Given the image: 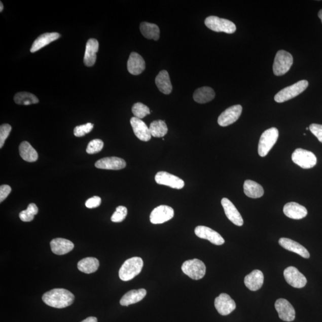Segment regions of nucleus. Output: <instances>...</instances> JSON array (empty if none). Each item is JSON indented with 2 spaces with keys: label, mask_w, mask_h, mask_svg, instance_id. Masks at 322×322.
Segmentation results:
<instances>
[{
  "label": "nucleus",
  "mask_w": 322,
  "mask_h": 322,
  "mask_svg": "<svg viewBox=\"0 0 322 322\" xmlns=\"http://www.w3.org/2000/svg\"><path fill=\"white\" fill-rule=\"evenodd\" d=\"M101 202V198L99 196H95L87 200L86 206L87 208L90 209L97 208L100 205Z\"/></svg>",
  "instance_id": "nucleus-42"
},
{
  "label": "nucleus",
  "mask_w": 322,
  "mask_h": 322,
  "mask_svg": "<svg viewBox=\"0 0 322 322\" xmlns=\"http://www.w3.org/2000/svg\"><path fill=\"white\" fill-rule=\"evenodd\" d=\"M0 3H0V12H2L3 9H4V6H3V3L2 2Z\"/></svg>",
  "instance_id": "nucleus-46"
},
{
  "label": "nucleus",
  "mask_w": 322,
  "mask_h": 322,
  "mask_svg": "<svg viewBox=\"0 0 322 322\" xmlns=\"http://www.w3.org/2000/svg\"><path fill=\"white\" fill-rule=\"evenodd\" d=\"M242 107L239 104L234 105L226 110L218 118V124L221 127H227L235 123L241 115Z\"/></svg>",
  "instance_id": "nucleus-10"
},
{
  "label": "nucleus",
  "mask_w": 322,
  "mask_h": 322,
  "mask_svg": "<svg viewBox=\"0 0 322 322\" xmlns=\"http://www.w3.org/2000/svg\"><path fill=\"white\" fill-rule=\"evenodd\" d=\"M99 262L96 258L87 257L78 263V269L81 272L90 274L96 272L99 269Z\"/></svg>",
  "instance_id": "nucleus-31"
},
{
  "label": "nucleus",
  "mask_w": 322,
  "mask_h": 322,
  "mask_svg": "<svg viewBox=\"0 0 322 322\" xmlns=\"http://www.w3.org/2000/svg\"><path fill=\"white\" fill-rule=\"evenodd\" d=\"M308 86L307 80H301L294 84L292 86L284 88L280 90L274 96V100L277 103H283L284 101L293 99L306 90Z\"/></svg>",
  "instance_id": "nucleus-4"
},
{
  "label": "nucleus",
  "mask_w": 322,
  "mask_h": 322,
  "mask_svg": "<svg viewBox=\"0 0 322 322\" xmlns=\"http://www.w3.org/2000/svg\"><path fill=\"white\" fill-rule=\"evenodd\" d=\"M144 262L140 257L131 258L124 262L119 271V277L123 281L133 279L143 269Z\"/></svg>",
  "instance_id": "nucleus-2"
},
{
  "label": "nucleus",
  "mask_w": 322,
  "mask_h": 322,
  "mask_svg": "<svg viewBox=\"0 0 322 322\" xmlns=\"http://www.w3.org/2000/svg\"><path fill=\"white\" fill-rule=\"evenodd\" d=\"M309 130L317 138L318 141L322 143V125L311 124L309 127Z\"/></svg>",
  "instance_id": "nucleus-41"
},
{
  "label": "nucleus",
  "mask_w": 322,
  "mask_h": 322,
  "mask_svg": "<svg viewBox=\"0 0 322 322\" xmlns=\"http://www.w3.org/2000/svg\"><path fill=\"white\" fill-rule=\"evenodd\" d=\"M205 24L208 28L217 32L233 33L236 30L235 23L228 19L220 18L218 16L208 17L205 20Z\"/></svg>",
  "instance_id": "nucleus-5"
},
{
  "label": "nucleus",
  "mask_w": 322,
  "mask_h": 322,
  "mask_svg": "<svg viewBox=\"0 0 322 322\" xmlns=\"http://www.w3.org/2000/svg\"><path fill=\"white\" fill-rule=\"evenodd\" d=\"M14 100L16 104L21 105H30L39 102L38 98L34 94L28 92H20L16 94Z\"/></svg>",
  "instance_id": "nucleus-34"
},
{
  "label": "nucleus",
  "mask_w": 322,
  "mask_h": 322,
  "mask_svg": "<svg viewBox=\"0 0 322 322\" xmlns=\"http://www.w3.org/2000/svg\"><path fill=\"white\" fill-rule=\"evenodd\" d=\"M155 179L158 185L167 186L172 189H181L185 186V182L182 179L165 171L158 172Z\"/></svg>",
  "instance_id": "nucleus-14"
},
{
  "label": "nucleus",
  "mask_w": 322,
  "mask_h": 322,
  "mask_svg": "<svg viewBox=\"0 0 322 322\" xmlns=\"http://www.w3.org/2000/svg\"><path fill=\"white\" fill-rule=\"evenodd\" d=\"M140 32L146 39L157 41L160 37L159 27L154 23L142 22L140 26Z\"/></svg>",
  "instance_id": "nucleus-32"
},
{
  "label": "nucleus",
  "mask_w": 322,
  "mask_h": 322,
  "mask_svg": "<svg viewBox=\"0 0 322 322\" xmlns=\"http://www.w3.org/2000/svg\"><path fill=\"white\" fill-rule=\"evenodd\" d=\"M214 305L216 310L222 316H227L235 310L236 305L228 294L223 293L216 298Z\"/></svg>",
  "instance_id": "nucleus-12"
},
{
  "label": "nucleus",
  "mask_w": 322,
  "mask_h": 322,
  "mask_svg": "<svg viewBox=\"0 0 322 322\" xmlns=\"http://www.w3.org/2000/svg\"><path fill=\"white\" fill-rule=\"evenodd\" d=\"M279 243L283 248L296 253L305 259L310 258V253H308V250L301 244L292 239L282 238L279 239Z\"/></svg>",
  "instance_id": "nucleus-22"
},
{
  "label": "nucleus",
  "mask_w": 322,
  "mask_h": 322,
  "mask_svg": "<svg viewBox=\"0 0 322 322\" xmlns=\"http://www.w3.org/2000/svg\"><path fill=\"white\" fill-rule=\"evenodd\" d=\"M127 208L124 206H119L116 209V211L111 217V221L114 223H120L126 218L127 216Z\"/></svg>",
  "instance_id": "nucleus-38"
},
{
  "label": "nucleus",
  "mask_w": 322,
  "mask_h": 322,
  "mask_svg": "<svg viewBox=\"0 0 322 322\" xmlns=\"http://www.w3.org/2000/svg\"><path fill=\"white\" fill-rule=\"evenodd\" d=\"M39 208L35 203H30L28 208L19 213V218L22 222H29L32 221L34 216L38 213Z\"/></svg>",
  "instance_id": "nucleus-35"
},
{
  "label": "nucleus",
  "mask_w": 322,
  "mask_h": 322,
  "mask_svg": "<svg viewBox=\"0 0 322 322\" xmlns=\"http://www.w3.org/2000/svg\"><path fill=\"white\" fill-rule=\"evenodd\" d=\"M278 137L279 131L275 127L270 128L264 132L261 135L258 148V152L260 157H266L269 154L271 149L276 144Z\"/></svg>",
  "instance_id": "nucleus-3"
},
{
  "label": "nucleus",
  "mask_w": 322,
  "mask_h": 322,
  "mask_svg": "<svg viewBox=\"0 0 322 322\" xmlns=\"http://www.w3.org/2000/svg\"><path fill=\"white\" fill-rule=\"evenodd\" d=\"M99 48V44L97 40L91 39L88 40L84 57V63L87 66H92L96 63V53Z\"/></svg>",
  "instance_id": "nucleus-21"
},
{
  "label": "nucleus",
  "mask_w": 322,
  "mask_h": 322,
  "mask_svg": "<svg viewBox=\"0 0 322 322\" xmlns=\"http://www.w3.org/2000/svg\"><path fill=\"white\" fill-rule=\"evenodd\" d=\"M243 191L245 194L251 198H259L264 195V189L262 186L257 182L246 180L244 182Z\"/></svg>",
  "instance_id": "nucleus-28"
},
{
  "label": "nucleus",
  "mask_w": 322,
  "mask_h": 322,
  "mask_svg": "<svg viewBox=\"0 0 322 322\" xmlns=\"http://www.w3.org/2000/svg\"><path fill=\"white\" fill-rule=\"evenodd\" d=\"M306 130H309V127H307V128H306Z\"/></svg>",
  "instance_id": "nucleus-47"
},
{
  "label": "nucleus",
  "mask_w": 322,
  "mask_h": 322,
  "mask_svg": "<svg viewBox=\"0 0 322 322\" xmlns=\"http://www.w3.org/2000/svg\"><path fill=\"white\" fill-rule=\"evenodd\" d=\"M318 18H320L322 22V9L320 10L319 12H318Z\"/></svg>",
  "instance_id": "nucleus-45"
},
{
  "label": "nucleus",
  "mask_w": 322,
  "mask_h": 322,
  "mask_svg": "<svg viewBox=\"0 0 322 322\" xmlns=\"http://www.w3.org/2000/svg\"><path fill=\"white\" fill-rule=\"evenodd\" d=\"M222 205L225 210L227 218L232 222L234 225L242 226L243 225V220L241 215L237 209L236 206L228 198H223Z\"/></svg>",
  "instance_id": "nucleus-16"
},
{
  "label": "nucleus",
  "mask_w": 322,
  "mask_h": 322,
  "mask_svg": "<svg viewBox=\"0 0 322 322\" xmlns=\"http://www.w3.org/2000/svg\"><path fill=\"white\" fill-rule=\"evenodd\" d=\"M50 246L54 254L62 256L70 252L74 248V244L66 239L56 238L51 241Z\"/></svg>",
  "instance_id": "nucleus-24"
},
{
  "label": "nucleus",
  "mask_w": 322,
  "mask_h": 322,
  "mask_svg": "<svg viewBox=\"0 0 322 322\" xmlns=\"http://www.w3.org/2000/svg\"><path fill=\"white\" fill-rule=\"evenodd\" d=\"M44 303L47 306L56 308H63L74 303L75 297L70 291L64 289H54L43 295Z\"/></svg>",
  "instance_id": "nucleus-1"
},
{
  "label": "nucleus",
  "mask_w": 322,
  "mask_h": 322,
  "mask_svg": "<svg viewBox=\"0 0 322 322\" xmlns=\"http://www.w3.org/2000/svg\"><path fill=\"white\" fill-rule=\"evenodd\" d=\"M195 233L199 238L208 240L216 245H222L225 242V239L218 232L208 227L203 226L196 227Z\"/></svg>",
  "instance_id": "nucleus-15"
},
{
  "label": "nucleus",
  "mask_w": 322,
  "mask_h": 322,
  "mask_svg": "<svg viewBox=\"0 0 322 322\" xmlns=\"http://www.w3.org/2000/svg\"><path fill=\"white\" fill-rule=\"evenodd\" d=\"M216 94L211 87H203L196 90L193 94V99L199 103H206L214 99Z\"/></svg>",
  "instance_id": "nucleus-29"
},
{
  "label": "nucleus",
  "mask_w": 322,
  "mask_h": 322,
  "mask_svg": "<svg viewBox=\"0 0 322 322\" xmlns=\"http://www.w3.org/2000/svg\"><path fill=\"white\" fill-rule=\"evenodd\" d=\"M12 191V188L9 185L0 186V202H2L6 199Z\"/></svg>",
  "instance_id": "nucleus-43"
},
{
  "label": "nucleus",
  "mask_w": 322,
  "mask_h": 322,
  "mask_svg": "<svg viewBox=\"0 0 322 322\" xmlns=\"http://www.w3.org/2000/svg\"><path fill=\"white\" fill-rule=\"evenodd\" d=\"M283 275L287 282L294 288H302L307 284L306 277L295 267H287Z\"/></svg>",
  "instance_id": "nucleus-9"
},
{
  "label": "nucleus",
  "mask_w": 322,
  "mask_h": 322,
  "mask_svg": "<svg viewBox=\"0 0 322 322\" xmlns=\"http://www.w3.org/2000/svg\"><path fill=\"white\" fill-rule=\"evenodd\" d=\"M19 153L23 160L33 162H35L39 158L38 153L28 141H23L19 146Z\"/></svg>",
  "instance_id": "nucleus-30"
},
{
  "label": "nucleus",
  "mask_w": 322,
  "mask_h": 322,
  "mask_svg": "<svg viewBox=\"0 0 322 322\" xmlns=\"http://www.w3.org/2000/svg\"><path fill=\"white\" fill-rule=\"evenodd\" d=\"M60 35L57 32L45 33L40 35L34 42L32 44L30 52L35 53L45 46L49 45L50 43L55 42L59 39Z\"/></svg>",
  "instance_id": "nucleus-25"
},
{
  "label": "nucleus",
  "mask_w": 322,
  "mask_h": 322,
  "mask_svg": "<svg viewBox=\"0 0 322 322\" xmlns=\"http://www.w3.org/2000/svg\"><path fill=\"white\" fill-rule=\"evenodd\" d=\"M132 113L134 115V117L141 120L142 118L150 114L151 111L149 108L146 106L145 104L141 103H136L132 107Z\"/></svg>",
  "instance_id": "nucleus-36"
},
{
  "label": "nucleus",
  "mask_w": 322,
  "mask_h": 322,
  "mask_svg": "<svg viewBox=\"0 0 322 322\" xmlns=\"http://www.w3.org/2000/svg\"><path fill=\"white\" fill-rule=\"evenodd\" d=\"M244 283L250 291H258L263 286L264 274L260 270H254L245 276V279H244Z\"/></svg>",
  "instance_id": "nucleus-23"
},
{
  "label": "nucleus",
  "mask_w": 322,
  "mask_h": 322,
  "mask_svg": "<svg viewBox=\"0 0 322 322\" xmlns=\"http://www.w3.org/2000/svg\"><path fill=\"white\" fill-rule=\"evenodd\" d=\"M149 130L152 137H163L167 134L168 127L164 121L157 120L152 122Z\"/></svg>",
  "instance_id": "nucleus-33"
},
{
  "label": "nucleus",
  "mask_w": 322,
  "mask_h": 322,
  "mask_svg": "<svg viewBox=\"0 0 322 322\" xmlns=\"http://www.w3.org/2000/svg\"><path fill=\"white\" fill-rule=\"evenodd\" d=\"M126 165V162L123 159L115 157L104 158L95 163V167L97 168L111 170H120Z\"/></svg>",
  "instance_id": "nucleus-17"
},
{
  "label": "nucleus",
  "mask_w": 322,
  "mask_h": 322,
  "mask_svg": "<svg viewBox=\"0 0 322 322\" xmlns=\"http://www.w3.org/2000/svg\"><path fill=\"white\" fill-rule=\"evenodd\" d=\"M130 124L135 136L138 139L144 141H148L151 140L152 135L149 127L143 121L136 117H133L131 118Z\"/></svg>",
  "instance_id": "nucleus-18"
},
{
  "label": "nucleus",
  "mask_w": 322,
  "mask_h": 322,
  "mask_svg": "<svg viewBox=\"0 0 322 322\" xmlns=\"http://www.w3.org/2000/svg\"><path fill=\"white\" fill-rule=\"evenodd\" d=\"M81 322H97V319L95 317H89Z\"/></svg>",
  "instance_id": "nucleus-44"
},
{
  "label": "nucleus",
  "mask_w": 322,
  "mask_h": 322,
  "mask_svg": "<svg viewBox=\"0 0 322 322\" xmlns=\"http://www.w3.org/2000/svg\"><path fill=\"white\" fill-rule=\"evenodd\" d=\"M174 216V209L167 205H160L152 211L150 221L154 225L162 224L169 221Z\"/></svg>",
  "instance_id": "nucleus-11"
},
{
  "label": "nucleus",
  "mask_w": 322,
  "mask_h": 322,
  "mask_svg": "<svg viewBox=\"0 0 322 322\" xmlns=\"http://www.w3.org/2000/svg\"><path fill=\"white\" fill-rule=\"evenodd\" d=\"M293 64V57L284 50L278 51L274 58L273 69L274 74L281 76L289 71Z\"/></svg>",
  "instance_id": "nucleus-6"
},
{
  "label": "nucleus",
  "mask_w": 322,
  "mask_h": 322,
  "mask_svg": "<svg viewBox=\"0 0 322 322\" xmlns=\"http://www.w3.org/2000/svg\"><path fill=\"white\" fill-rule=\"evenodd\" d=\"M182 270L183 272L193 280L201 279L206 273L205 264L202 261L196 259L186 261L183 264Z\"/></svg>",
  "instance_id": "nucleus-7"
},
{
  "label": "nucleus",
  "mask_w": 322,
  "mask_h": 322,
  "mask_svg": "<svg viewBox=\"0 0 322 322\" xmlns=\"http://www.w3.org/2000/svg\"><path fill=\"white\" fill-rule=\"evenodd\" d=\"M283 212L288 218L294 220L303 219L307 215V210L304 206L296 202L287 203L283 207Z\"/></svg>",
  "instance_id": "nucleus-20"
},
{
  "label": "nucleus",
  "mask_w": 322,
  "mask_h": 322,
  "mask_svg": "<svg viewBox=\"0 0 322 322\" xmlns=\"http://www.w3.org/2000/svg\"><path fill=\"white\" fill-rule=\"evenodd\" d=\"M274 306L281 320L292 321L296 318V310L288 300L280 298L276 300Z\"/></svg>",
  "instance_id": "nucleus-13"
},
{
  "label": "nucleus",
  "mask_w": 322,
  "mask_h": 322,
  "mask_svg": "<svg viewBox=\"0 0 322 322\" xmlns=\"http://www.w3.org/2000/svg\"><path fill=\"white\" fill-rule=\"evenodd\" d=\"M94 125L90 123L79 125V126H77L74 128V134L76 137H83L85 135L90 133Z\"/></svg>",
  "instance_id": "nucleus-39"
},
{
  "label": "nucleus",
  "mask_w": 322,
  "mask_h": 322,
  "mask_svg": "<svg viewBox=\"0 0 322 322\" xmlns=\"http://www.w3.org/2000/svg\"><path fill=\"white\" fill-rule=\"evenodd\" d=\"M11 130V125L8 124H3L0 127V148H2L4 146L5 141L8 138Z\"/></svg>",
  "instance_id": "nucleus-40"
},
{
  "label": "nucleus",
  "mask_w": 322,
  "mask_h": 322,
  "mask_svg": "<svg viewBox=\"0 0 322 322\" xmlns=\"http://www.w3.org/2000/svg\"><path fill=\"white\" fill-rule=\"evenodd\" d=\"M103 141L100 139L91 140L87 146L86 151L89 154L99 153L103 148Z\"/></svg>",
  "instance_id": "nucleus-37"
},
{
  "label": "nucleus",
  "mask_w": 322,
  "mask_h": 322,
  "mask_svg": "<svg viewBox=\"0 0 322 322\" xmlns=\"http://www.w3.org/2000/svg\"><path fill=\"white\" fill-rule=\"evenodd\" d=\"M145 68L146 63L143 57L137 53H131L127 62L128 72L134 76H138L143 73Z\"/></svg>",
  "instance_id": "nucleus-19"
},
{
  "label": "nucleus",
  "mask_w": 322,
  "mask_h": 322,
  "mask_svg": "<svg viewBox=\"0 0 322 322\" xmlns=\"http://www.w3.org/2000/svg\"><path fill=\"white\" fill-rule=\"evenodd\" d=\"M155 83L161 93L164 94H169L171 93L172 86L167 70H162L159 72L156 77Z\"/></svg>",
  "instance_id": "nucleus-27"
},
{
  "label": "nucleus",
  "mask_w": 322,
  "mask_h": 322,
  "mask_svg": "<svg viewBox=\"0 0 322 322\" xmlns=\"http://www.w3.org/2000/svg\"><path fill=\"white\" fill-rule=\"evenodd\" d=\"M292 160L295 164L304 169L313 168L317 163V158L313 152L300 148L293 152Z\"/></svg>",
  "instance_id": "nucleus-8"
},
{
  "label": "nucleus",
  "mask_w": 322,
  "mask_h": 322,
  "mask_svg": "<svg viewBox=\"0 0 322 322\" xmlns=\"http://www.w3.org/2000/svg\"><path fill=\"white\" fill-rule=\"evenodd\" d=\"M147 294V291L145 289L130 291L121 298L120 304L123 306H128L137 303L143 300Z\"/></svg>",
  "instance_id": "nucleus-26"
}]
</instances>
